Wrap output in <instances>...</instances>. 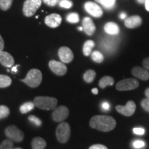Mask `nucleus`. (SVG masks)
Wrapping results in <instances>:
<instances>
[{
	"label": "nucleus",
	"mask_w": 149,
	"mask_h": 149,
	"mask_svg": "<svg viewBox=\"0 0 149 149\" xmlns=\"http://www.w3.org/2000/svg\"><path fill=\"white\" fill-rule=\"evenodd\" d=\"M102 108H103V109L105 110V111H108V110L110 109L109 104L107 102H103V103H102Z\"/></svg>",
	"instance_id": "39"
},
{
	"label": "nucleus",
	"mask_w": 149,
	"mask_h": 149,
	"mask_svg": "<svg viewBox=\"0 0 149 149\" xmlns=\"http://www.w3.org/2000/svg\"><path fill=\"white\" fill-rule=\"evenodd\" d=\"M145 95H146V97L149 99V88H148L146 91H145Z\"/></svg>",
	"instance_id": "45"
},
{
	"label": "nucleus",
	"mask_w": 149,
	"mask_h": 149,
	"mask_svg": "<svg viewBox=\"0 0 149 149\" xmlns=\"http://www.w3.org/2000/svg\"><path fill=\"white\" fill-rule=\"evenodd\" d=\"M35 107L42 110H53L55 109L57 104V100L51 97L38 96L34 99L33 101Z\"/></svg>",
	"instance_id": "2"
},
{
	"label": "nucleus",
	"mask_w": 149,
	"mask_h": 149,
	"mask_svg": "<svg viewBox=\"0 0 149 149\" xmlns=\"http://www.w3.org/2000/svg\"><path fill=\"white\" fill-rule=\"evenodd\" d=\"M67 22L71 24H76L78 23L79 21V15L76 13H71L68 14L66 17Z\"/></svg>",
	"instance_id": "27"
},
{
	"label": "nucleus",
	"mask_w": 149,
	"mask_h": 149,
	"mask_svg": "<svg viewBox=\"0 0 149 149\" xmlns=\"http://www.w3.org/2000/svg\"><path fill=\"white\" fill-rule=\"evenodd\" d=\"M135 109L136 105L133 101L128 102L126 106L118 105L116 107V110L118 113L127 117L131 116L135 113Z\"/></svg>",
	"instance_id": "11"
},
{
	"label": "nucleus",
	"mask_w": 149,
	"mask_h": 149,
	"mask_svg": "<svg viewBox=\"0 0 149 149\" xmlns=\"http://www.w3.org/2000/svg\"><path fill=\"white\" fill-rule=\"evenodd\" d=\"M144 4H145V8H146V10L149 12V0H146Z\"/></svg>",
	"instance_id": "41"
},
{
	"label": "nucleus",
	"mask_w": 149,
	"mask_h": 149,
	"mask_svg": "<svg viewBox=\"0 0 149 149\" xmlns=\"http://www.w3.org/2000/svg\"><path fill=\"white\" fill-rule=\"evenodd\" d=\"M10 114V110L6 106H0V120L6 118Z\"/></svg>",
	"instance_id": "30"
},
{
	"label": "nucleus",
	"mask_w": 149,
	"mask_h": 149,
	"mask_svg": "<svg viewBox=\"0 0 149 149\" xmlns=\"http://www.w3.org/2000/svg\"><path fill=\"white\" fill-rule=\"evenodd\" d=\"M29 120L37 126H40L42 124V122L41 121L40 119L36 116H35V115H30L29 117Z\"/></svg>",
	"instance_id": "32"
},
{
	"label": "nucleus",
	"mask_w": 149,
	"mask_h": 149,
	"mask_svg": "<svg viewBox=\"0 0 149 149\" xmlns=\"http://www.w3.org/2000/svg\"><path fill=\"white\" fill-rule=\"evenodd\" d=\"M142 65L145 69L149 70V57H147L142 61Z\"/></svg>",
	"instance_id": "38"
},
{
	"label": "nucleus",
	"mask_w": 149,
	"mask_h": 149,
	"mask_svg": "<svg viewBox=\"0 0 149 149\" xmlns=\"http://www.w3.org/2000/svg\"><path fill=\"white\" fill-rule=\"evenodd\" d=\"M131 73L134 77L138 78L139 79L146 81L149 79V72L148 70L141 68L139 66H135L132 69Z\"/></svg>",
	"instance_id": "16"
},
{
	"label": "nucleus",
	"mask_w": 149,
	"mask_h": 149,
	"mask_svg": "<svg viewBox=\"0 0 149 149\" xmlns=\"http://www.w3.org/2000/svg\"><path fill=\"white\" fill-rule=\"evenodd\" d=\"M19 66V65H17V66H14L13 68H12V72H17V67Z\"/></svg>",
	"instance_id": "43"
},
{
	"label": "nucleus",
	"mask_w": 149,
	"mask_h": 149,
	"mask_svg": "<svg viewBox=\"0 0 149 149\" xmlns=\"http://www.w3.org/2000/svg\"><path fill=\"white\" fill-rule=\"evenodd\" d=\"M137 1L139 3H140V4H143V3H145V1H146V0H137Z\"/></svg>",
	"instance_id": "46"
},
{
	"label": "nucleus",
	"mask_w": 149,
	"mask_h": 149,
	"mask_svg": "<svg viewBox=\"0 0 149 149\" xmlns=\"http://www.w3.org/2000/svg\"><path fill=\"white\" fill-rule=\"evenodd\" d=\"M141 24H142V19L139 15L128 17L124 22V25L128 29H135V28L140 26Z\"/></svg>",
	"instance_id": "15"
},
{
	"label": "nucleus",
	"mask_w": 149,
	"mask_h": 149,
	"mask_svg": "<svg viewBox=\"0 0 149 149\" xmlns=\"http://www.w3.org/2000/svg\"><path fill=\"white\" fill-rule=\"evenodd\" d=\"M62 21V18L59 14L53 13L46 16L45 23L50 28H57L60 25Z\"/></svg>",
	"instance_id": "13"
},
{
	"label": "nucleus",
	"mask_w": 149,
	"mask_h": 149,
	"mask_svg": "<svg viewBox=\"0 0 149 149\" xmlns=\"http://www.w3.org/2000/svg\"><path fill=\"white\" fill-rule=\"evenodd\" d=\"M13 149H22L21 148H13Z\"/></svg>",
	"instance_id": "48"
},
{
	"label": "nucleus",
	"mask_w": 149,
	"mask_h": 149,
	"mask_svg": "<svg viewBox=\"0 0 149 149\" xmlns=\"http://www.w3.org/2000/svg\"><path fill=\"white\" fill-rule=\"evenodd\" d=\"M91 128L100 131L108 132L113 130L116 126V121L109 115H95L90 120Z\"/></svg>",
	"instance_id": "1"
},
{
	"label": "nucleus",
	"mask_w": 149,
	"mask_h": 149,
	"mask_svg": "<svg viewBox=\"0 0 149 149\" xmlns=\"http://www.w3.org/2000/svg\"><path fill=\"white\" fill-rule=\"evenodd\" d=\"M139 84L136 79L134 78H128L120 81L116 84V89L120 91H130L137 88Z\"/></svg>",
	"instance_id": "6"
},
{
	"label": "nucleus",
	"mask_w": 149,
	"mask_h": 149,
	"mask_svg": "<svg viewBox=\"0 0 149 149\" xmlns=\"http://www.w3.org/2000/svg\"><path fill=\"white\" fill-rule=\"evenodd\" d=\"M95 44L93 40H88L84 43L83 46V53L85 56H88L91 54L93 48L94 47Z\"/></svg>",
	"instance_id": "21"
},
{
	"label": "nucleus",
	"mask_w": 149,
	"mask_h": 149,
	"mask_svg": "<svg viewBox=\"0 0 149 149\" xmlns=\"http://www.w3.org/2000/svg\"><path fill=\"white\" fill-rule=\"evenodd\" d=\"M12 79L10 77L4 74H0V88H6L11 85Z\"/></svg>",
	"instance_id": "24"
},
{
	"label": "nucleus",
	"mask_w": 149,
	"mask_h": 149,
	"mask_svg": "<svg viewBox=\"0 0 149 149\" xmlns=\"http://www.w3.org/2000/svg\"><path fill=\"white\" fill-rule=\"evenodd\" d=\"M59 4L61 8H70L72 6V2L70 0H60Z\"/></svg>",
	"instance_id": "31"
},
{
	"label": "nucleus",
	"mask_w": 149,
	"mask_h": 149,
	"mask_svg": "<svg viewBox=\"0 0 149 149\" xmlns=\"http://www.w3.org/2000/svg\"><path fill=\"white\" fill-rule=\"evenodd\" d=\"M114 82V79L111 76H104L99 81V86L100 88H105L108 86L113 85Z\"/></svg>",
	"instance_id": "20"
},
{
	"label": "nucleus",
	"mask_w": 149,
	"mask_h": 149,
	"mask_svg": "<svg viewBox=\"0 0 149 149\" xmlns=\"http://www.w3.org/2000/svg\"><path fill=\"white\" fill-rule=\"evenodd\" d=\"M50 69L53 73L59 76L64 75L67 72V67L64 63L55 60H51L48 63Z\"/></svg>",
	"instance_id": "10"
},
{
	"label": "nucleus",
	"mask_w": 149,
	"mask_h": 149,
	"mask_svg": "<svg viewBox=\"0 0 149 149\" xmlns=\"http://www.w3.org/2000/svg\"><path fill=\"white\" fill-rule=\"evenodd\" d=\"M69 111L68 108L64 106H60L55 109V111L52 113V117L55 122H60L66 120L68 117Z\"/></svg>",
	"instance_id": "9"
},
{
	"label": "nucleus",
	"mask_w": 149,
	"mask_h": 149,
	"mask_svg": "<svg viewBox=\"0 0 149 149\" xmlns=\"http://www.w3.org/2000/svg\"><path fill=\"white\" fill-rule=\"evenodd\" d=\"M0 63L6 67H10L13 66L15 61L13 56L8 53L5 51H0Z\"/></svg>",
	"instance_id": "17"
},
{
	"label": "nucleus",
	"mask_w": 149,
	"mask_h": 149,
	"mask_svg": "<svg viewBox=\"0 0 149 149\" xmlns=\"http://www.w3.org/2000/svg\"><path fill=\"white\" fill-rule=\"evenodd\" d=\"M13 0H0V8L2 10H8L12 5Z\"/></svg>",
	"instance_id": "29"
},
{
	"label": "nucleus",
	"mask_w": 149,
	"mask_h": 149,
	"mask_svg": "<svg viewBox=\"0 0 149 149\" xmlns=\"http://www.w3.org/2000/svg\"><path fill=\"white\" fill-rule=\"evenodd\" d=\"M133 133L136 135H142L145 133V130L143 128H133Z\"/></svg>",
	"instance_id": "36"
},
{
	"label": "nucleus",
	"mask_w": 149,
	"mask_h": 149,
	"mask_svg": "<svg viewBox=\"0 0 149 149\" xmlns=\"http://www.w3.org/2000/svg\"><path fill=\"white\" fill-rule=\"evenodd\" d=\"M0 149H13V142L10 139H5L0 144Z\"/></svg>",
	"instance_id": "28"
},
{
	"label": "nucleus",
	"mask_w": 149,
	"mask_h": 149,
	"mask_svg": "<svg viewBox=\"0 0 149 149\" xmlns=\"http://www.w3.org/2000/svg\"><path fill=\"white\" fill-rule=\"evenodd\" d=\"M5 134L8 139L15 142H20L24 139V133L15 126H10L5 130Z\"/></svg>",
	"instance_id": "7"
},
{
	"label": "nucleus",
	"mask_w": 149,
	"mask_h": 149,
	"mask_svg": "<svg viewBox=\"0 0 149 149\" xmlns=\"http://www.w3.org/2000/svg\"><path fill=\"white\" fill-rule=\"evenodd\" d=\"M43 1L48 6L53 7L55 6L59 2V0H43Z\"/></svg>",
	"instance_id": "34"
},
{
	"label": "nucleus",
	"mask_w": 149,
	"mask_h": 149,
	"mask_svg": "<svg viewBox=\"0 0 149 149\" xmlns=\"http://www.w3.org/2000/svg\"><path fill=\"white\" fill-rule=\"evenodd\" d=\"M42 5V0H26L23 6V13L26 17L34 15Z\"/></svg>",
	"instance_id": "5"
},
{
	"label": "nucleus",
	"mask_w": 149,
	"mask_h": 149,
	"mask_svg": "<svg viewBox=\"0 0 149 149\" xmlns=\"http://www.w3.org/2000/svg\"><path fill=\"white\" fill-rule=\"evenodd\" d=\"M78 30H79V31H83V28L82 27H78Z\"/></svg>",
	"instance_id": "47"
},
{
	"label": "nucleus",
	"mask_w": 149,
	"mask_h": 149,
	"mask_svg": "<svg viewBox=\"0 0 149 149\" xmlns=\"http://www.w3.org/2000/svg\"><path fill=\"white\" fill-rule=\"evenodd\" d=\"M42 81V73L38 69H31L27 73V75L24 79H22V82L31 87L36 88L39 86Z\"/></svg>",
	"instance_id": "3"
},
{
	"label": "nucleus",
	"mask_w": 149,
	"mask_h": 149,
	"mask_svg": "<svg viewBox=\"0 0 149 149\" xmlns=\"http://www.w3.org/2000/svg\"><path fill=\"white\" fill-rule=\"evenodd\" d=\"M120 18L122 19H124L126 18V14L125 13H122L120 14Z\"/></svg>",
	"instance_id": "42"
},
{
	"label": "nucleus",
	"mask_w": 149,
	"mask_h": 149,
	"mask_svg": "<svg viewBox=\"0 0 149 149\" xmlns=\"http://www.w3.org/2000/svg\"><path fill=\"white\" fill-rule=\"evenodd\" d=\"M92 93H93V94L95 95H97L98 93V89L97 88H94L92 89Z\"/></svg>",
	"instance_id": "44"
},
{
	"label": "nucleus",
	"mask_w": 149,
	"mask_h": 149,
	"mask_svg": "<svg viewBox=\"0 0 149 149\" xmlns=\"http://www.w3.org/2000/svg\"><path fill=\"white\" fill-rule=\"evenodd\" d=\"M141 105L143 109L149 113V99H144L141 102Z\"/></svg>",
	"instance_id": "33"
},
{
	"label": "nucleus",
	"mask_w": 149,
	"mask_h": 149,
	"mask_svg": "<svg viewBox=\"0 0 149 149\" xmlns=\"http://www.w3.org/2000/svg\"><path fill=\"white\" fill-rule=\"evenodd\" d=\"M35 108V104L32 102H28L22 104L19 108V111L22 114H26L31 111Z\"/></svg>",
	"instance_id": "23"
},
{
	"label": "nucleus",
	"mask_w": 149,
	"mask_h": 149,
	"mask_svg": "<svg viewBox=\"0 0 149 149\" xmlns=\"http://www.w3.org/2000/svg\"><path fill=\"white\" fill-rule=\"evenodd\" d=\"M104 29L106 33L111 35H117L120 33V27H119V26L117 24L112 22H107L104 25Z\"/></svg>",
	"instance_id": "18"
},
{
	"label": "nucleus",
	"mask_w": 149,
	"mask_h": 149,
	"mask_svg": "<svg viewBox=\"0 0 149 149\" xmlns=\"http://www.w3.org/2000/svg\"><path fill=\"white\" fill-rule=\"evenodd\" d=\"M91 58L95 62L102 63L104 61V56L100 51H95L91 53Z\"/></svg>",
	"instance_id": "26"
},
{
	"label": "nucleus",
	"mask_w": 149,
	"mask_h": 149,
	"mask_svg": "<svg viewBox=\"0 0 149 149\" xmlns=\"http://www.w3.org/2000/svg\"><path fill=\"white\" fill-rule=\"evenodd\" d=\"M145 146V143L143 141L136 140L133 142V147L135 148H141Z\"/></svg>",
	"instance_id": "35"
},
{
	"label": "nucleus",
	"mask_w": 149,
	"mask_h": 149,
	"mask_svg": "<svg viewBox=\"0 0 149 149\" xmlns=\"http://www.w3.org/2000/svg\"><path fill=\"white\" fill-rule=\"evenodd\" d=\"M3 48H4V42H3L2 37L0 35V51H3Z\"/></svg>",
	"instance_id": "40"
},
{
	"label": "nucleus",
	"mask_w": 149,
	"mask_h": 149,
	"mask_svg": "<svg viewBox=\"0 0 149 149\" xmlns=\"http://www.w3.org/2000/svg\"><path fill=\"white\" fill-rule=\"evenodd\" d=\"M84 8L86 12L94 17H101L103 15L102 10L100 5L93 1H87L84 4Z\"/></svg>",
	"instance_id": "8"
},
{
	"label": "nucleus",
	"mask_w": 149,
	"mask_h": 149,
	"mask_svg": "<svg viewBox=\"0 0 149 149\" xmlns=\"http://www.w3.org/2000/svg\"><path fill=\"white\" fill-rule=\"evenodd\" d=\"M96 2L102 4L105 8L111 10L115 7L116 0H95Z\"/></svg>",
	"instance_id": "22"
},
{
	"label": "nucleus",
	"mask_w": 149,
	"mask_h": 149,
	"mask_svg": "<svg viewBox=\"0 0 149 149\" xmlns=\"http://www.w3.org/2000/svg\"><path fill=\"white\" fill-rule=\"evenodd\" d=\"M58 55L60 60L63 63H66V64L71 62L74 58V55L72 51L69 48L66 47V46H63V47L59 48Z\"/></svg>",
	"instance_id": "12"
},
{
	"label": "nucleus",
	"mask_w": 149,
	"mask_h": 149,
	"mask_svg": "<svg viewBox=\"0 0 149 149\" xmlns=\"http://www.w3.org/2000/svg\"><path fill=\"white\" fill-rule=\"evenodd\" d=\"M82 28L83 31L86 33V34L91 36L95 32L96 27L95 24L93 23L92 19L86 17L82 20Z\"/></svg>",
	"instance_id": "14"
},
{
	"label": "nucleus",
	"mask_w": 149,
	"mask_h": 149,
	"mask_svg": "<svg viewBox=\"0 0 149 149\" xmlns=\"http://www.w3.org/2000/svg\"><path fill=\"white\" fill-rule=\"evenodd\" d=\"M96 77V72L93 70H88L84 74V79L86 82L91 83Z\"/></svg>",
	"instance_id": "25"
},
{
	"label": "nucleus",
	"mask_w": 149,
	"mask_h": 149,
	"mask_svg": "<svg viewBox=\"0 0 149 149\" xmlns=\"http://www.w3.org/2000/svg\"><path fill=\"white\" fill-rule=\"evenodd\" d=\"M70 127L66 122H61L56 129V136L61 143H66L70 138Z\"/></svg>",
	"instance_id": "4"
},
{
	"label": "nucleus",
	"mask_w": 149,
	"mask_h": 149,
	"mask_svg": "<svg viewBox=\"0 0 149 149\" xmlns=\"http://www.w3.org/2000/svg\"><path fill=\"white\" fill-rule=\"evenodd\" d=\"M33 149H44L46 146V142L44 139L40 137H36L31 142Z\"/></svg>",
	"instance_id": "19"
},
{
	"label": "nucleus",
	"mask_w": 149,
	"mask_h": 149,
	"mask_svg": "<svg viewBox=\"0 0 149 149\" xmlns=\"http://www.w3.org/2000/svg\"><path fill=\"white\" fill-rule=\"evenodd\" d=\"M88 149H108V148L103 144H97L93 145V146H91Z\"/></svg>",
	"instance_id": "37"
}]
</instances>
